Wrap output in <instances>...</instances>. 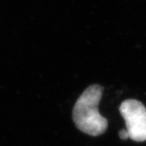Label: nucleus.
Returning a JSON list of instances; mask_svg holds the SVG:
<instances>
[{"label": "nucleus", "instance_id": "obj_1", "mask_svg": "<svg viewBox=\"0 0 146 146\" xmlns=\"http://www.w3.org/2000/svg\"><path fill=\"white\" fill-rule=\"evenodd\" d=\"M103 88L99 84L88 87L74 106L73 121L82 132L93 136H100L107 129L108 122L99 114L98 104Z\"/></svg>", "mask_w": 146, "mask_h": 146}, {"label": "nucleus", "instance_id": "obj_2", "mask_svg": "<svg viewBox=\"0 0 146 146\" xmlns=\"http://www.w3.org/2000/svg\"><path fill=\"white\" fill-rule=\"evenodd\" d=\"M119 111L126 122L129 138L137 142L146 141V108L134 99L124 101Z\"/></svg>", "mask_w": 146, "mask_h": 146}, {"label": "nucleus", "instance_id": "obj_3", "mask_svg": "<svg viewBox=\"0 0 146 146\" xmlns=\"http://www.w3.org/2000/svg\"><path fill=\"white\" fill-rule=\"evenodd\" d=\"M119 137L122 139V140H126L127 138H129V136H128V133L127 130H121L119 131Z\"/></svg>", "mask_w": 146, "mask_h": 146}]
</instances>
